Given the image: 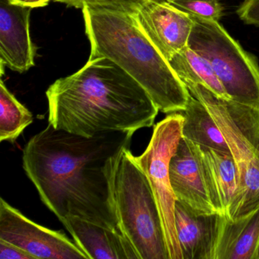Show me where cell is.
<instances>
[{"instance_id": "obj_11", "label": "cell", "mask_w": 259, "mask_h": 259, "mask_svg": "<svg viewBox=\"0 0 259 259\" xmlns=\"http://www.w3.org/2000/svg\"><path fill=\"white\" fill-rule=\"evenodd\" d=\"M32 8L0 0V62L16 72L34 66L36 49L30 34Z\"/></svg>"}, {"instance_id": "obj_23", "label": "cell", "mask_w": 259, "mask_h": 259, "mask_svg": "<svg viewBox=\"0 0 259 259\" xmlns=\"http://www.w3.org/2000/svg\"><path fill=\"white\" fill-rule=\"evenodd\" d=\"M9 1L14 4H19V5L34 9L46 7L51 1H54V0H9Z\"/></svg>"}, {"instance_id": "obj_3", "label": "cell", "mask_w": 259, "mask_h": 259, "mask_svg": "<svg viewBox=\"0 0 259 259\" xmlns=\"http://www.w3.org/2000/svg\"><path fill=\"white\" fill-rule=\"evenodd\" d=\"M81 10L91 45L89 58L104 57L116 63L148 92L160 111L170 114L186 110L190 92L133 15L89 7Z\"/></svg>"}, {"instance_id": "obj_5", "label": "cell", "mask_w": 259, "mask_h": 259, "mask_svg": "<svg viewBox=\"0 0 259 259\" xmlns=\"http://www.w3.org/2000/svg\"><path fill=\"white\" fill-rule=\"evenodd\" d=\"M184 84L210 112L236 163L239 186L227 218H245L259 209V153L254 140L259 110L221 98L203 84Z\"/></svg>"}, {"instance_id": "obj_21", "label": "cell", "mask_w": 259, "mask_h": 259, "mask_svg": "<svg viewBox=\"0 0 259 259\" xmlns=\"http://www.w3.org/2000/svg\"><path fill=\"white\" fill-rule=\"evenodd\" d=\"M236 13L247 25L259 28V0H244Z\"/></svg>"}, {"instance_id": "obj_10", "label": "cell", "mask_w": 259, "mask_h": 259, "mask_svg": "<svg viewBox=\"0 0 259 259\" xmlns=\"http://www.w3.org/2000/svg\"><path fill=\"white\" fill-rule=\"evenodd\" d=\"M169 178L177 201L199 214L218 213L210 199L199 147L183 136L169 162Z\"/></svg>"}, {"instance_id": "obj_8", "label": "cell", "mask_w": 259, "mask_h": 259, "mask_svg": "<svg viewBox=\"0 0 259 259\" xmlns=\"http://www.w3.org/2000/svg\"><path fill=\"white\" fill-rule=\"evenodd\" d=\"M0 239L13 244L36 259H89L62 230L43 227L0 198Z\"/></svg>"}, {"instance_id": "obj_19", "label": "cell", "mask_w": 259, "mask_h": 259, "mask_svg": "<svg viewBox=\"0 0 259 259\" xmlns=\"http://www.w3.org/2000/svg\"><path fill=\"white\" fill-rule=\"evenodd\" d=\"M169 4L191 16L218 21L224 15L220 0H167Z\"/></svg>"}, {"instance_id": "obj_15", "label": "cell", "mask_w": 259, "mask_h": 259, "mask_svg": "<svg viewBox=\"0 0 259 259\" xmlns=\"http://www.w3.org/2000/svg\"><path fill=\"white\" fill-rule=\"evenodd\" d=\"M259 209L241 219L224 220L214 259H257Z\"/></svg>"}, {"instance_id": "obj_17", "label": "cell", "mask_w": 259, "mask_h": 259, "mask_svg": "<svg viewBox=\"0 0 259 259\" xmlns=\"http://www.w3.org/2000/svg\"><path fill=\"white\" fill-rule=\"evenodd\" d=\"M169 63L183 83L203 84L218 96L230 99L211 66L189 46L174 55Z\"/></svg>"}, {"instance_id": "obj_7", "label": "cell", "mask_w": 259, "mask_h": 259, "mask_svg": "<svg viewBox=\"0 0 259 259\" xmlns=\"http://www.w3.org/2000/svg\"><path fill=\"white\" fill-rule=\"evenodd\" d=\"M184 117L170 113L156 124L143 154L135 157L148 177L160 212L169 259H183L175 223L177 201L169 178V162L182 138Z\"/></svg>"}, {"instance_id": "obj_20", "label": "cell", "mask_w": 259, "mask_h": 259, "mask_svg": "<svg viewBox=\"0 0 259 259\" xmlns=\"http://www.w3.org/2000/svg\"><path fill=\"white\" fill-rule=\"evenodd\" d=\"M147 1L149 0H54V2L60 3L69 7L107 9L132 15L136 13L139 7Z\"/></svg>"}, {"instance_id": "obj_24", "label": "cell", "mask_w": 259, "mask_h": 259, "mask_svg": "<svg viewBox=\"0 0 259 259\" xmlns=\"http://www.w3.org/2000/svg\"><path fill=\"white\" fill-rule=\"evenodd\" d=\"M254 140H255L256 148L259 153V120L257 121L254 128Z\"/></svg>"}, {"instance_id": "obj_9", "label": "cell", "mask_w": 259, "mask_h": 259, "mask_svg": "<svg viewBox=\"0 0 259 259\" xmlns=\"http://www.w3.org/2000/svg\"><path fill=\"white\" fill-rule=\"evenodd\" d=\"M133 16L168 61L188 46L193 26L192 18L167 0L147 1Z\"/></svg>"}, {"instance_id": "obj_16", "label": "cell", "mask_w": 259, "mask_h": 259, "mask_svg": "<svg viewBox=\"0 0 259 259\" xmlns=\"http://www.w3.org/2000/svg\"><path fill=\"white\" fill-rule=\"evenodd\" d=\"M180 113L184 117L183 137L200 146L231 153L219 127L201 101L191 95L186 110Z\"/></svg>"}, {"instance_id": "obj_13", "label": "cell", "mask_w": 259, "mask_h": 259, "mask_svg": "<svg viewBox=\"0 0 259 259\" xmlns=\"http://www.w3.org/2000/svg\"><path fill=\"white\" fill-rule=\"evenodd\" d=\"M61 223L89 259H139L119 230L106 228L78 217H67Z\"/></svg>"}, {"instance_id": "obj_1", "label": "cell", "mask_w": 259, "mask_h": 259, "mask_svg": "<svg viewBox=\"0 0 259 259\" xmlns=\"http://www.w3.org/2000/svg\"><path fill=\"white\" fill-rule=\"evenodd\" d=\"M133 136L115 131L85 137L49 123L24 148V170L60 222L78 217L119 230L107 168L112 157L130 147Z\"/></svg>"}, {"instance_id": "obj_22", "label": "cell", "mask_w": 259, "mask_h": 259, "mask_svg": "<svg viewBox=\"0 0 259 259\" xmlns=\"http://www.w3.org/2000/svg\"><path fill=\"white\" fill-rule=\"evenodd\" d=\"M0 259L36 258L19 247L0 239Z\"/></svg>"}, {"instance_id": "obj_12", "label": "cell", "mask_w": 259, "mask_h": 259, "mask_svg": "<svg viewBox=\"0 0 259 259\" xmlns=\"http://www.w3.org/2000/svg\"><path fill=\"white\" fill-rule=\"evenodd\" d=\"M225 217L199 214L177 200L176 229L183 259H214Z\"/></svg>"}, {"instance_id": "obj_4", "label": "cell", "mask_w": 259, "mask_h": 259, "mask_svg": "<svg viewBox=\"0 0 259 259\" xmlns=\"http://www.w3.org/2000/svg\"><path fill=\"white\" fill-rule=\"evenodd\" d=\"M107 176L118 227L139 258L169 259L154 193L130 147L110 159Z\"/></svg>"}, {"instance_id": "obj_25", "label": "cell", "mask_w": 259, "mask_h": 259, "mask_svg": "<svg viewBox=\"0 0 259 259\" xmlns=\"http://www.w3.org/2000/svg\"><path fill=\"white\" fill-rule=\"evenodd\" d=\"M257 259H259V245H258V249H257Z\"/></svg>"}, {"instance_id": "obj_14", "label": "cell", "mask_w": 259, "mask_h": 259, "mask_svg": "<svg viewBox=\"0 0 259 259\" xmlns=\"http://www.w3.org/2000/svg\"><path fill=\"white\" fill-rule=\"evenodd\" d=\"M198 147L210 199L217 212L227 217L239 186L234 159L231 153Z\"/></svg>"}, {"instance_id": "obj_6", "label": "cell", "mask_w": 259, "mask_h": 259, "mask_svg": "<svg viewBox=\"0 0 259 259\" xmlns=\"http://www.w3.org/2000/svg\"><path fill=\"white\" fill-rule=\"evenodd\" d=\"M188 46L211 66L232 101L259 110V66L218 21L191 16Z\"/></svg>"}, {"instance_id": "obj_2", "label": "cell", "mask_w": 259, "mask_h": 259, "mask_svg": "<svg viewBox=\"0 0 259 259\" xmlns=\"http://www.w3.org/2000/svg\"><path fill=\"white\" fill-rule=\"evenodd\" d=\"M46 96L49 123L85 137L115 131L134 134L153 126L160 111L141 84L104 57L89 58L78 72L59 78Z\"/></svg>"}, {"instance_id": "obj_18", "label": "cell", "mask_w": 259, "mask_h": 259, "mask_svg": "<svg viewBox=\"0 0 259 259\" xmlns=\"http://www.w3.org/2000/svg\"><path fill=\"white\" fill-rule=\"evenodd\" d=\"M34 120L32 113L0 81V141L14 143Z\"/></svg>"}]
</instances>
